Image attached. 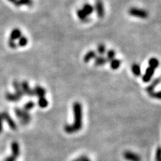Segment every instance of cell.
I'll return each mask as SVG.
<instances>
[{
    "mask_svg": "<svg viewBox=\"0 0 161 161\" xmlns=\"http://www.w3.org/2000/svg\"><path fill=\"white\" fill-rule=\"evenodd\" d=\"M128 14L133 17L141 18V19H146L148 17V11L144 9L138 8H130L128 11Z\"/></svg>",
    "mask_w": 161,
    "mask_h": 161,
    "instance_id": "2",
    "label": "cell"
},
{
    "mask_svg": "<svg viewBox=\"0 0 161 161\" xmlns=\"http://www.w3.org/2000/svg\"><path fill=\"white\" fill-rule=\"evenodd\" d=\"M150 97L157 98V99L161 100V91H158V92H152L151 93H148Z\"/></svg>",
    "mask_w": 161,
    "mask_h": 161,
    "instance_id": "19",
    "label": "cell"
},
{
    "mask_svg": "<svg viewBox=\"0 0 161 161\" xmlns=\"http://www.w3.org/2000/svg\"><path fill=\"white\" fill-rule=\"evenodd\" d=\"M74 122L72 125L75 133L79 131L82 128V105L79 102H76L73 104Z\"/></svg>",
    "mask_w": 161,
    "mask_h": 161,
    "instance_id": "1",
    "label": "cell"
},
{
    "mask_svg": "<svg viewBox=\"0 0 161 161\" xmlns=\"http://www.w3.org/2000/svg\"><path fill=\"white\" fill-rule=\"evenodd\" d=\"M107 62H108L107 58L103 57L102 55L98 56V57L96 56L95 58V62H94V64H95L96 66H100L104 65Z\"/></svg>",
    "mask_w": 161,
    "mask_h": 161,
    "instance_id": "9",
    "label": "cell"
},
{
    "mask_svg": "<svg viewBox=\"0 0 161 161\" xmlns=\"http://www.w3.org/2000/svg\"><path fill=\"white\" fill-rule=\"evenodd\" d=\"M38 104H39V106L40 107V108H45L48 106V104H49V102H48L47 99H46L45 97H41V98H39V101H38Z\"/></svg>",
    "mask_w": 161,
    "mask_h": 161,
    "instance_id": "17",
    "label": "cell"
},
{
    "mask_svg": "<svg viewBox=\"0 0 161 161\" xmlns=\"http://www.w3.org/2000/svg\"><path fill=\"white\" fill-rule=\"evenodd\" d=\"M34 92H35V95H37L39 98L44 97V96L46 95L45 89H44V88H43V87H41V86H36Z\"/></svg>",
    "mask_w": 161,
    "mask_h": 161,
    "instance_id": "12",
    "label": "cell"
},
{
    "mask_svg": "<svg viewBox=\"0 0 161 161\" xmlns=\"http://www.w3.org/2000/svg\"><path fill=\"white\" fill-rule=\"evenodd\" d=\"M97 50H98V52L101 55H104V52H105V51H106L105 46H104V44H100V45L98 46Z\"/></svg>",
    "mask_w": 161,
    "mask_h": 161,
    "instance_id": "20",
    "label": "cell"
},
{
    "mask_svg": "<svg viewBox=\"0 0 161 161\" xmlns=\"http://www.w3.org/2000/svg\"><path fill=\"white\" fill-rule=\"evenodd\" d=\"M12 155L15 157L16 158H19L20 154V149H19V145L17 141H13L11 144Z\"/></svg>",
    "mask_w": 161,
    "mask_h": 161,
    "instance_id": "7",
    "label": "cell"
},
{
    "mask_svg": "<svg viewBox=\"0 0 161 161\" xmlns=\"http://www.w3.org/2000/svg\"><path fill=\"white\" fill-rule=\"evenodd\" d=\"M154 70L155 69H153L152 67H150V66H148L146 70V72H145L143 77H142V80H143L144 82H146V83L149 82L151 79H152L153 75H154Z\"/></svg>",
    "mask_w": 161,
    "mask_h": 161,
    "instance_id": "6",
    "label": "cell"
},
{
    "mask_svg": "<svg viewBox=\"0 0 161 161\" xmlns=\"http://www.w3.org/2000/svg\"><path fill=\"white\" fill-rule=\"evenodd\" d=\"M95 8L98 17L102 18L104 16V4L102 3V0H97L95 5Z\"/></svg>",
    "mask_w": 161,
    "mask_h": 161,
    "instance_id": "4",
    "label": "cell"
},
{
    "mask_svg": "<svg viewBox=\"0 0 161 161\" xmlns=\"http://www.w3.org/2000/svg\"><path fill=\"white\" fill-rule=\"evenodd\" d=\"M2 116H3V119H5L6 122H8V124L9 127L11 128L12 130H16L17 129V124L15 123L14 121L11 118V116H10L8 114H7V113H3V114H2Z\"/></svg>",
    "mask_w": 161,
    "mask_h": 161,
    "instance_id": "5",
    "label": "cell"
},
{
    "mask_svg": "<svg viewBox=\"0 0 161 161\" xmlns=\"http://www.w3.org/2000/svg\"><path fill=\"white\" fill-rule=\"evenodd\" d=\"M110 67H111V69H117L118 68H119V66L121 65V61L119 60L114 58V59L110 60Z\"/></svg>",
    "mask_w": 161,
    "mask_h": 161,
    "instance_id": "16",
    "label": "cell"
},
{
    "mask_svg": "<svg viewBox=\"0 0 161 161\" xmlns=\"http://www.w3.org/2000/svg\"><path fill=\"white\" fill-rule=\"evenodd\" d=\"M96 57V52L92 51V50H91V51H89L86 52V54L85 55H84V61L85 62V63H88V62H90V60H91L92 59H95Z\"/></svg>",
    "mask_w": 161,
    "mask_h": 161,
    "instance_id": "10",
    "label": "cell"
},
{
    "mask_svg": "<svg viewBox=\"0 0 161 161\" xmlns=\"http://www.w3.org/2000/svg\"><path fill=\"white\" fill-rule=\"evenodd\" d=\"M82 11H83L86 15L90 16V15H91L92 13H93L94 8H93V7H92V6L90 5V4L86 3L83 5V8H82Z\"/></svg>",
    "mask_w": 161,
    "mask_h": 161,
    "instance_id": "11",
    "label": "cell"
},
{
    "mask_svg": "<svg viewBox=\"0 0 161 161\" xmlns=\"http://www.w3.org/2000/svg\"><path fill=\"white\" fill-rule=\"evenodd\" d=\"M148 65H149L150 67L156 69L159 66V60H158V58H151V59L148 60Z\"/></svg>",
    "mask_w": 161,
    "mask_h": 161,
    "instance_id": "15",
    "label": "cell"
},
{
    "mask_svg": "<svg viewBox=\"0 0 161 161\" xmlns=\"http://www.w3.org/2000/svg\"><path fill=\"white\" fill-rule=\"evenodd\" d=\"M84 161H91V160H90V159L87 158H86V160H84Z\"/></svg>",
    "mask_w": 161,
    "mask_h": 161,
    "instance_id": "26",
    "label": "cell"
},
{
    "mask_svg": "<svg viewBox=\"0 0 161 161\" xmlns=\"http://www.w3.org/2000/svg\"><path fill=\"white\" fill-rule=\"evenodd\" d=\"M16 160H17V158H16L15 157H14L13 155H11V156L7 157V158H6L3 161H16Z\"/></svg>",
    "mask_w": 161,
    "mask_h": 161,
    "instance_id": "23",
    "label": "cell"
},
{
    "mask_svg": "<svg viewBox=\"0 0 161 161\" xmlns=\"http://www.w3.org/2000/svg\"><path fill=\"white\" fill-rule=\"evenodd\" d=\"M77 15L79 19L83 22H87L89 21V18H88V16L84 12L82 11V9H79L77 11Z\"/></svg>",
    "mask_w": 161,
    "mask_h": 161,
    "instance_id": "14",
    "label": "cell"
},
{
    "mask_svg": "<svg viewBox=\"0 0 161 161\" xmlns=\"http://www.w3.org/2000/svg\"><path fill=\"white\" fill-rule=\"evenodd\" d=\"M115 56H116V52L114 50H112L110 49L109 51L108 52V53H107V60H108V61H110V60H112L113 59H114L115 58Z\"/></svg>",
    "mask_w": 161,
    "mask_h": 161,
    "instance_id": "18",
    "label": "cell"
},
{
    "mask_svg": "<svg viewBox=\"0 0 161 161\" xmlns=\"http://www.w3.org/2000/svg\"><path fill=\"white\" fill-rule=\"evenodd\" d=\"M123 158L128 161H141L140 155L129 151H127L123 153Z\"/></svg>",
    "mask_w": 161,
    "mask_h": 161,
    "instance_id": "3",
    "label": "cell"
},
{
    "mask_svg": "<svg viewBox=\"0 0 161 161\" xmlns=\"http://www.w3.org/2000/svg\"><path fill=\"white\" fill-rule=\"evenodd\" d=\"M34 107H35V104H34L32 102H28V103L25 105L24 110H26V111H28V110H30L33 109Z\"/></svg>",
    "mask_w": 161,
    "mask_h": 161,
    "instance_id": "21",
    "label": "cell"
},
{
    "mask_svg": "<svg viewBox=\"0 0 161 161\" xmlns=\"http://www.w3.org/2000/svg\"><path fill=\"white\" fill-rule=\"evenodd\" d=\"M3 118L2 114H0V134H2L3 130Z\"/></svg>",
    "mask_w": 161,
    "mask_h": 161,
    "instance_id": "25",
    "label": "cell"
},
{
    "mask_svg": "<svg viewBox=\"0 0 161 161\" xmlns=\"http://www.w3.org/2000/svg\"><path fill=\"white\" fill-rule=\"evenodd\" d=\"M132 72L135 76H140L141 75V68L140 64H133L131 66Z\"/></svg>",
    "mask_w": 161,
    "mask_h": 161,
    "instance_id": "13",
    "label": "cell"
},
{
    "mask_svg": "<svg viewBox=\"0 0 161 161\" xmlns=\"http://www.w3.org/2000/svg\"><path fill=\"white\" fill-rule=\"evenodd\" d=\"M160 81H161V79L160 78H156L155 80H153L152 83L149 84V85L146 87V92H148V93H151V92H154V90L155 89L156 86L160 83Z\"/></svg>",
    "mask_w": 161,
    "mask_h": 161,
    "instance_id": "8",
    "label": "cell"
},
{
    "mask_svg": "<svg viewBox=\"0 0 161 161\" xmlns=\"http://www.w3.org/2000/svg\"><path fill=\"white\" fill-rule=\"evenodd\" d=\"M156 161H161V147H158L156 151Z\"/></svg>",
    "mask_w": 161,
    "mask_h": 161,
    "instance_id": "22",
    "label": "cell"
},
{
    "mask_svg": "<svg viewBox=\"0 0 161 161\" xmlns=\"http://www.w3.org/2000/svg\"><path fill=\"white\" fill-rule=\"evenodd\" d=\"M86 158H87V157H86V156L81 155V156H80L79 158H76V159H75V160H72V161H84Z\"/></svg>",
    "mask_w": 161,
    "mask_h": 161,
    "instance_id": "24",
    "label": "cell"
}]
</instances>
